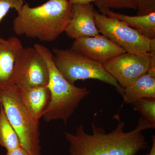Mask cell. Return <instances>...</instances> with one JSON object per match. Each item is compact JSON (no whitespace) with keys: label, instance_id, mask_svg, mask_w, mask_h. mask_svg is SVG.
<instances>
[{"label":"cell","instance_id":"1","mask_svg":"<svg viewBox=\"0 0 155 155\" xmlns=\"http://www.w3.org/2000/svg\"><path fill=\"white\" fill-rule=\"evenodd\" d=\"M118 125L113 131L107 133L102 127L92 124V133H86L82 124L73 134L65 132L69 143V155H137L147 147L142 130L146 128L138 122L135 129L125 132V122L119 114L115 116Z\"/></svg>","mask_w":155,"mask_h":155},{"label":"cell","instance_id":"13","mask_svg":"<svg viewBox=\"0 0 155 155\" xmlns=\"http://www.w3.org/2000/svg\"><path fill=\"white\" fill-rule=\"evenodd\" d=\"M20 89L22 100L28 110L35 119L40 120L50 102L48 85Z\"/></svg>","mask_w":155,"mask_h":155},{"label":"cell","instance_id":"6","mask_svg":"<svg viewBox=\"0 0 155 155\" xmlns=\"http://www.w3.org/2000/svg\"><path fill=\"white\" fill-rule=\"evenodd\" d=\"M95 19L100 33L132 54L149 53L151 40L146 38L125 22L95 11Z\"/></svg>","mask_w":155,"mask_h":155},{"label":"cell","instance_id":"16","mask_svg":"<svg viewBox=\"0 0 155 155\" xmlns=\"http://www.w3.org/2000/svg\"><path fill=\"white\" fill-rule=\"evenodd\" d=\"M134 109L141 115L140 119L149 128L155 127V98H143L131 104Z\"/></svg>","mask_w":155,"mask_h":155},{"label":"cell","instance_id":"15","mask_svg":"<svg viewBox=\"0 0 155 155\" xmlns=\"http://www.w3.org/2000/svg\"><path fill=\"white\" fill-rule=\"evenodd\" d=\"M0 145L7 151L22 147L21 143L2 106L0 105Z\"/></svg>","mask_w":155,"mask_h":155},{"label":"cell","instance_id":"9","mask_svg":"<svg viewBox=\"0 0 155 155\" xmlns=\"http://www.w3.org/2000/svg\"><path fill=\"white\" fill-rule=\"evenodd\" d=\"M71 49L102 65L126 52L107 37L100 34L75 39Z\"/></svg>","mask_w":155,"mask_h":155},{"label":"cell","instance_id":"17","mask_svg":"<svg viewBox=\"0 0 155 155\" xmlns=\"http://www.w3.org/2000/svg\"><path fill=\"white\" fill-rule=\"evenodd\" d=\"M94 3L99 10L103 9H137V0H96Z\"/></svg>","mask_w":155,"mask_h":155},{"label":"cell","instance_id":"14","mask_svg":"<svg viewBox=\"0 0 155 155\" xmlns=\"http://www.w3.org/2000/svg\"><path fill=\"white\" fill-rule=\"evenodd\" d=\"M124 102L131 104L143 98H155V77L147 72L124 88Z\"/></svg>","mask_w":155,"mask_h":155},{"label":"cell","instance_id":"18","mask_svg":"<svg viewBox=\"0 0 155 155\" xmlns=\"http://www.w3.org/2000/svg\"><path fill=\"white\" fill-rule=\"evenodd\" d=\"M24 4V0H0V22L11 9L18 12ZM2 38L0 36V39Z\"/></svg>","mask_w":155,"mask_h":155},{"label":"cell","instance_id":"4","mask_svg":"<svg viewBox=\"0 0 155 155\" xmlns=\"http://www.w3.org/2000/svg\"><path fill=\"white\" fill-rule=\"evenodd\" d=\"M0 105L19 137L21 147L31 155H41L39 120L31 114L16 85L0 90Z\"/></svg>","mask_w":155,"mask_h":155},{"label":"cell","instance_id":"19","mask_svg":"<svg viewBox=\"0 0 155 155\" xmlns=\"http://www.w3.org/2000/svg\"><path fill=\"white\" fill-rule=\"evenodd\" d=\"M137 16H143L155 12V0H137Z\"/></svg>","mask_w":155,"mask_h":155},{"label":"cell","instance_id":"22","mask_svg":"<svg viewBox=\"0 0 155 155\" xmlns=\"http://www.w3.org/2000/svg\"><path fill=\"white\" fill-rule=\"evenodd\" d=\"M152 144L150 150L148 153L146 155H155V136L154 135L152 136Z\"/></svg>","mask_w":155,"mask_h":155},{"label":"cell","instance_id":"12","mask_svg":"<svg viewBox=\"0 0 155 155\" xmlns=\"http://www.w3.org/2000/svg\"><path fill=\"white\" fill-rule=\"evenodd\" d=\"M99 11L101 14L125 22L146 38H155V12L143 16H130L116 13L109 9Z\"/></svg>","mask_w":155,"mask_h":155},{"label":"cell","instance_id":"2","mask_svg":"<svg viewBox=\"0 0 155 155\" xmlns=\"http://www.w3.org/2000/svg\"><path fill=\"white\" fill-rule=\"evenodd\" d=\"M72 5L69 0H49L35 7L25 3L13 21V30L19 36L54 41L65 31Z\"/></svg>","mask_w":155,"mask_h":155},{"label":"cell","instance_id":"21","mask_svg":"<svg viewBox=\"0 0 155 155\" xmlns=\"http://www.w3.org/2000/svg\"><path fill=\"white\" fill-rule=\"evenodd\" d=\"M96 0H69L72 4H88L94 3Z\"/></svg>","mask_w":155,"mask_h":155},{"label":"cell","instance_id":"11","mask_svg":"<svg viewBox=\"0 0 155 155\" xmlns=\"http://www.w3.org/2000/svg\"><path fill=\"white\" fill-rule=\"evenodd\" d=\"M23 48L21 41L17 37L0 39V90L14 85V64Z\"/></svg>","mask_w":155,"mask_h":155},{"label":"cell","instance_id":"3","mask_svg":"<svg viewBox=\"0 0 155 155\" xmlns=\"http://www.w3.org/2000/svg\"><path fill=\"white\" fill-rule=\"evenodd\" d=\"M34 47L44 59L49 72L47 85L50 92V102L42 117L46 122L59 119L66 125L90 92L87 87H78L66 79L56 67L53 54L47 48L39 44H35Z\"/></svg>","mask_w":155,"mask_h":155},{"label":"cell","instance_id":"20","mask_svg":"<svg viewBox=\"0 0 155 155\" xmlns=\"http://www.w3.org/2000/svg\"><path fill=\"white\" fill-rule=\"evenodd\" d=\"M6 155H31L22 147L17 148L7 151Z\"/></svg>","mask_w":155,"mask_h":155},{"label":"cell","instance_id":"8","mask_svg":"<svg viewBox=\"0 0 155 155\" xmlns=\"http://www.w3.org/2000/svg\"><path fill=\"white\" fill-rule=\"evenodd\" d=\"M149 53L125 52L103 64L104 68L123 88L146 74L150 65Z\"/></svg>","mask_w":155,"mask_h":155},{"label":"cell","instance_id":"10","mask_svg":"<svg viewBox=\"0 0 155 155\" xmlns=\"http://www.w3.org/2000/svg\"><path fill=\"white\" fill-rule=\"evenodd\" d=\"M95 11L92 3L73 4L71 17L65 31L67 36L75 39L99 35L96 25Z\"/></svg>","mask_w":155,"mask_h":155},{"label":"cell","instance_id":"7","mask_svg":"<svg viewBox=\"0 0 155 155\" xmlns=\"http://www.w3.org/2000/svg\"><path fill=\"white\" fill-rule=\"evenodd\" d=\"M49 72L44 59L34 47L23 48L14 64L13 83L19 88L48 85Z\"/></svg>","mask_w":155,"mask_h":155},{"label":"cell","instance_id":"5","mask_svg":"<svg viewBox=\"0 0 155 155\" xmlns=\"http://www.w3.org/2000/svg\"><path fill=\"white\" fill-rule=\"evenodd\" d=\"M53 51L56 67L72 84L78 80L97 79L114 86L119 94L124 93V88L106 71L102 64L71 48H54Z\"/></svg>","mask_w":155,"mask_h":155}]
</instances>
